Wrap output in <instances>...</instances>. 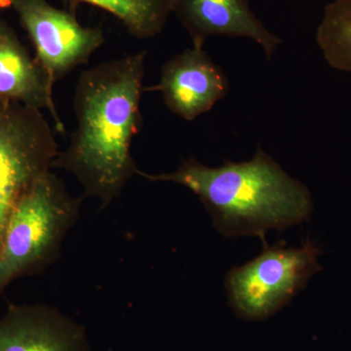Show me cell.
Returning <instances> with one entry per match:
<instances>
[{
  "label": "cell",
  "instance_id": "6da1fadb",
  "mask_svg": "<svg viewBox=\"0 0 351 351\" xmlns=\"http://www.w3.org/2000/svg\"><path fill=\"white\" fill-rule=\"evenodd\" d=\"M147 52L141 51L83 71L75 92L76 128L53 169L66 170L83 189V197L101 209L121 195L138 168L131 147L143 123Z\"/></svg>",
  "mask_w": 351,
  "mask_h": 351
},
{
  "label": "cell",
  "instance_id": "277c9868",
  "mask_svg": "<svg viewBox=\"0 0 351 351\" xmlns=\"http://www.w3.org/2000/svg\"><path fill=\"white\" fill-rule=\"evenodd\" d=\"M257 258L233 267L226 277L230 306L246 320L265 319L290 302L322 269L320 249L307 239L299 248L286 247L285 241L269 246Z\"/></svg>",
  "mask_w": 351,
  "mask_h": 351
},
{
  "label": "cell",
  "instance_id": "8992f818",
  "mask_svg": "<svg viewBox=\"0 0 351 351\" xmlns=\"http://www.w3.org/2000/svg\"><path fill=\"white\" fill-rule=\"evenodd\" d=\"M12 8L34 44L36 60L54 84L86 64L105 43L100 27H84L73 14L48 0H12Z\"/></svg>",
  "mask_w": 351,
  "mask_h": 351
},
{
  "label": "cell",
  "instance_id": "3957f363",
  "mask_svg": "<svg viewBox=\"0 0 351 351\" xmlns=\"http://www.w3.org/2000/svg\"><path fill=\"white\" fill-rule=\"evenodd\" d=\"M82 197L71 196L54 173L43 176L13 210L0 249V295L13 281L43 274L59 258L80 217Z\"/></svg>",
  "mask_w": 351,
  "mask_h": 351
},
{
  "label": "cell",
  "instance_id": "4fadbf2b",
  "mask_svg": "<svg viewBox=\"0 0 351 351\" xmlns=\"http://www.w3.org/2000/svg\"><path fill=\"white\" fill-rule=\"evenodd\" d=\"M12 7V0H0V11Z\"/></svg>",
  "mask_w": 351,
  "mask_h": 351
},
{
  "label": "cell",
  "instance_id": "30bf717a",
  "mask_svg": "<svg viewBox=\"0 0 351 351\" xmlns=\"http://www.w3.org/2000/svg\"><path fill=\"white\" fill-rule=\"evenodd\" d=\"M53 89L54 83L45 69L29 54L11 25L0 17V98L39 110H47L56 130L64 134L66 129L58 114Z\"/></svg>",
  "mask_w": 351,
  "mask_h": 351
},
{
  "label": "cell",
  "instance_id": "ba28073f",
  "mask_svg": "<svg viewBox=\"0 0 351 351\" xmlns=\"http://www.w3.org/2000/svg\"><path fill=\"white\" fill-rule=\"evenodd\" d=\"M172 14L193 41L203 48L213 36L252 39L263 48L267 60L282 43L252 11L248 0H172Z\"/></svg>",
  "mask_w": 351,
  "mask_h": 351
},
{
  "label": "cell",
  "instance_id": "52a82bcc",
  "mask_svg": "<svg viewBox=\"0 0 351 351\" xmlns=\"http://www.w3.org/2000/svg\"><path fill=\"white\" fill-rule=\"evenodd\" d=\"M228 77L203 48L191 47L164 64L160 82L151 91H159L171 112L193 121L228 95Z\"/></svg>",
  "mask_w": 351,
  "mask_h": 351
},
{
  "label": "cell",
  "instance_id": "8fae6325",
  "mask_svg": "<svg viewBox=\"0 0 351 351\" xmlns=\"http://www.w3.org/2000/svg\"><path fill=\"white\" fill-rule=\"evenodd\" d=\"M112 14L137 39L156 38L172 14V0H78Z\"/></svg>",
  "mask_w": 351,
  "mask_h": 351
},
{
  "label": "cell",
  "instance_id": "7c38bea8",
  "mask_svg": "<svg viewBox=\"0 0 351 351\" xmlns=\"http://www.w3.org/2000/svg\"><path fill=\"white\" fill-rule=\"evenodd\" d=\"M316 41L332 68L351 73V0L328 4Z\"/></svg>",
  "mask_w": 351,
  "mask_h": 351
},
{
  "label": "cell",
  "instance_id": "7a4b0ae2",
  "mask_svg": "<svg viewBox=\"0 0 351 351\" xmlns=\"http://www.w3.org/2000/svg\"><path fill=\"white\" fill-rule=\"evenodd\" d=\"M149 182L181 184L198 196L211 215L216 230L225 237H258L283 230L311 219L313 201L301 182L289 176L269 154L258 147L253 158L226 160L218 168L197 159L182 161L177 170L147 174Z\"/></svg>",
  "mask_w": 351,
  "mask_h": 351
},
{
  "label": "cell",
  "instance_id": "9c48e42d",
  "mask_svg": "<svg viewBox=\"0 0 351 351\" xmlns=\"http://www.w3.org/2000/svg\"><path fill=\"white\" fill-rule=\"evenodd\" d=\"M0 351H91L86 330L56 307L9 304L0 318Z\"/></svg>",
  "mask_w": 351,
  "mask_h": 351
},
{
  "label": "cell",
  "instance_id": "5b68a950",
  "mask_svg": "<svg viewBox=\"0 0 351 351\" xmlns=\"http://www.w3.org/2000/svg\"><path fill=\"white\" fill-rule=\"evenodd\" d=\"M58 154L54 132L41 110L0 98V249L16 205L53 169Z\"/></svg>",
  "mask_w": 351,
  "mask_h": 351
}]
</instances>
